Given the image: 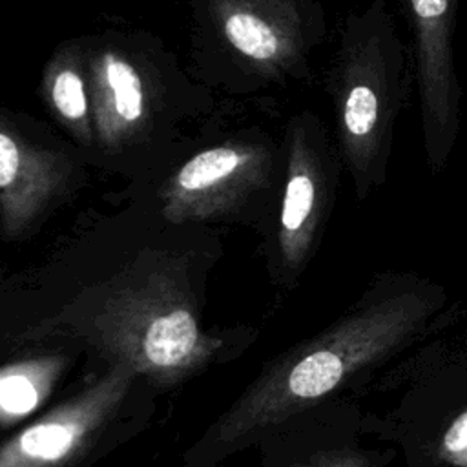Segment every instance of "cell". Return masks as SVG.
<instances>
[{
    "label": "cell",
    "instance_id": "7c38bea8",
    "mask_svg": "<svg viewBox=\"0 0 467 467\" xmlns=\"http://www.w3.org/2000/svg\"><path fill=\"white\" fill-rule=\"evenodd\" d=\"M66 367L60 354L5 363L0 368V421L7 429L36 410L51 394Z\"/></svg>",
    "mask_w": 467,
    "mask_h": 467
},
{
    "label": "cell",
    "instance_id": "8992f818",
    "mask_svg": "<svg viewBox=\"0 0 467 467\" xmlns=\"http://www.w3.org/2000/svg\"><path fill=\"white\" fill-rule=\"evenodd\" d=\"M263 146L230 142L190 157L161 192L162 215L175 224L224 215L241 206L268 177Z\"/></svg>",
    "mask_w": 467,
    "mask_h": 467
},
{
    "label": "cell",
    "instance_id": "5bb4252c",
    "mask_svg": "<svg viewBox=\"0 0 467 467\" xmlns=\"http://www.w3.org/2000/svg\"><path fill=\"white\" fill-rule=\"evenodd\" d=\"M292 467H370L368 462L347 449H334V451H321L299 462Z\"/></svg>",
    "mask_w": 467,
    "mask_h": 467
},
{
    "label": "cell",
    "instance_id": "9c48e42d",
    "mask_svg": "<svg viewBox=\"0 0 467 467\" xmlns=\"http://www.w3.org/2000/svg\"><path fill=\"white\" fill-rule=\"evenodd\" d=\"M69 159L29 140L7 117L0 126V221L15 239L57 201L71 177Z\"/></svg>",
    "mask_w": 467,
    "mask_h": 467
},
{
    "label": "cell",
    "instance_id": "5b68a950",
    "mask_svg": "<svg viewBox=\"0 0 467 467\" xmlns=\"http://www.w3.org/2000/svg\"><path fill=\"white\" fill-rule=\"evenodd\" d=\"M414 33V75L429 162L438 170L460 130L462 89L452 62L456 0H407Z\"/></svg>",
    "mask_w": 467,
    "mask_h": 467
},
{
    "label": "cell",
    "instance_id": "52a82bcc",
    "mask_svg": "<svg viewBox=\"0 0 467 467\" xmlns=\"http://www.w3.org/2000/svg\"><path fill=\"white\" fill-rule=\"evenodd\" d=\"M221 42L252 69L288 73L306 51V18L294 0H210Z\"/></svg>",
    "mask_w": 467,
    "mask_h": 467
},
{
    "label": "cell",
    "instance_id": "4fadbf2b",
    "mask_svg": "<svg viewBox=\"0 0 467 467\" xmlns=\"http://www.w3.org/2000/svg\"><path fill=\"white\" fill-rule=\"evenodd\" d=\"M438 454L452 467H467V409L458 412L443 429Z\"/></svg>",
    "mask_w": 467,
    "mask_h": 467
},
{
    "label": "cell",
    "instance_id": "277c9868",
    "mask_svg": "<svg viewBox=\"0 0 467 467\" xmlns=\"http://www.w3.org/2000/svg\"><path fill=\"white\" fill-rule=\"evenodd\" d=\"M139 374L128 363L111 367L78 394L4 441L0 467H66L100 432Z\"/></svg>",
    "mask_w": 467,
    "mask_h": 467
},
{
    "label": "cell",
    "instance_id": "6da1fadb",
    "mask_svg": "<svg viewBox=\"0 0 467 467\" xmlns=\"http://www.w3.org/2000/svg\"><path fill=\"white\" fill-rule=\"evenodd\" d=\"M427 316L423 297L401 294L348 312L325 332L272 361L204 438L208 454L239 447L254 434L325 400L354 374L389 356Z\"/></svg>",
    "mask_w": 467,
    "mask_h": 467
},
{
    "label": "cell",
    "instance_id": "8fae6325",
    "mask_svg": "<svg viewBox=\"0 0 467 467\" xmlns=\"http://www.w3.org/2000/svg\"><path fill=\"white\" fill-rule=\"evenodd\" d=\"M44 95L62 126L80 146H95L86 58L77 47H66L55 57L44 75Z\"/></svg>",
    "mask_w": 467,
    "mask_h": 467
},
{
    "label": "cell",
    "instance_id": "7a4b0ae2",
    "mask_svg": "<svg viewBox=\"0 0 467 467\" xmlns=\"http://www.w3.org/2000/svg\"><path fill=\"white\" fill-rule=\"evenodd\" d=\"M111 363H128L159 387H171L215 359L221 341L202 332L175 265L148 257L86 290L64 314Z\"/></svg>",
    "mask_w": 467,
    "mask_h": 467
},
{
    "label": "cell",
    "instance_id": "3957f363",
    "mask_svg": "<svg viewBox=\"0 0 467 467\" xmlns=\"http://www.w3.org/2000/svg\"><path fill=\"white\" fill-rule=\"evenodd\" d=\"M407 77L405 47L376 0L350 20L336 80L339 142L361 197L387 159Z\"/></svg>",
    "mask_w": 467,
    "mask_h": 467
},
{
    "label": "cell",
    "instance_id": "ba28073f",
    "mask_svg": "<svg viewBox=\"0 0 467 467\" xmlns=\"http://www.w3.org/2000/svg\"><path fill=\"white\" fill-rule=\"evenodd\" d=\"M93 140L106 151L135 142L153 117V89L140 64L119 46H99L86 58Z\"/></svg>",
    "mask_w": 467,
    "mask_h": 467
},
{
    "label": "cell",
    "instance_id": "30bf717a",
    "mask_svg": "<svg viewBox=\"0 0 467 467\" xmlns=\"http://www.w3.org/2000/svg\"><path fill=\"white\" fill-rule=\"evenodd\" d=\"M325 199L327 177L321 155L306 131L296 130L288 150L277 232L281 263L288 272H297L308 259L321 224Z\"/></svg>",
    "mask_w": 467,
    "mask_h": 467
}]
</instances>
